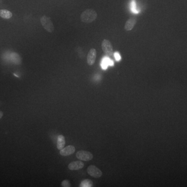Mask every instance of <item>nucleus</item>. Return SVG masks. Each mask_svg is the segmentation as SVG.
<instances>
[{"label": "nucleus", "instance_id": "obj_1", "mask_svg": "<svg viewBox=\"0 0 187 187\" xmlns=\"http://www.w3.org/2000/svg\"><path fill=\"white\" fill-rule=\"evenodd\" d=\"M97 17V14L95 10L87 9L81 15V20L84 23H90L95 21Z\"/></svg>", "mask_w": 187, "mask_h": 187}, {"label": "nucleus", "instance_id": "obj_2", "mask_svg": "<svg viewBox=\"0 0 187 187\" xmlns=\"http://www.w3.org/2000/svg\"><path fill=\"white\" fill-rule=\"evenodd\" d=\"M40 20L42 26L44 29H45L48 32L52 33L53 32L55 28L50 17L47 16H43L41 18Z\"/></svg>", "mask_w": 187, "mask_h": 187}, {"label": "nucleus", "instance_id": "obj_3", "mask_svg": "<svg viewBox=\"0 0 187 187\" xmlns=\"http://www.w3.org/2000/svg\"><path fill=\"white\" fill-rule=\"evenodd\" d=\"M101 48L106 55L112 56L113 54L112 45L110 41L107 39H104L101 43Z\"/></svg>", "mask_w": 187, "mask_h": 187}, {"label": "nucleus", "instance_id": "obj_4", "mask_svg": "<svg viewBox=\"0 0 187 187\" xmlns=\"http://www.w3.org/2000/svg\"><path fill=\"white\" fill-rule=\"evenodd\" d=\"M93 155L89 151L80 150L77 152L76 157L78 160L84 161H89L93 158Z\"/></svg>", "mask_w": 187, "mask_h": 187}, {"label": "nucleus", "instance_id": "obj_5", "mask_svg": "<svg viewBox=\"0 0 187 187\" xmlns=\"http://www.w3.org/2000/svg\"><path fill=\"white\" fill-rule=\"evenodd\" d=\"M87 172L90 176L94 178L101 177V176L103 175V172H101V170L94 165L88 167Z\"/></svg>", "mask_w": 187, "mask_h": 187}, {"label": "nucleus", "instance_id": "obj_6", "mask_svg": "<svg viewBox=\"0 0 187 187\" xmlns=\"http://www.w3.org/2000/svg\"><path fill=\"white\" fill-rule=\"evenodd\" d=\"M97 52L95 48H92L88 52L87 56V63L89 66H92L95 63Z\"/></svg>", "mask_w": 187, "mask_h": 187}, {"label": "nucleus", "instance_id": "obj_7", "mask_svg": "<svg viewBox=\"0 0 187 187\" xmlns=\"http://www.w3.org/2000/svg\"><path fill=\"white\" fill-rule=\"evenodd\" d=\"M75 151V147L72 145H69L60 150L59 153L60 155L62 156H68L73 154Z\"/></svg>", "mask_w": 187, "mask_h": 187}, {"label": "nucleus", "instance_id": "obj_8", "mask_svg": "<svg viewBox=\"0 0 187 187\" xmlns=\"http://www.w3.org/2000/svg\"><path fill=\"white\" fill-rule=\"evenodd\" d=\"M137 19L136 17H132L126 21V23L125 24V30L126 31L132 30L134 28V26L137 23Z\"/></svg>", "mask_w": 187, "mask_h": 187}, {"label": "nucleus", "instance_id": "obj_9", "mask_svg": "<svg viewBox=\"0 0 187 187\" xmlns=\"http://www.w3.org/2000/svg\"><path fill=\"white\" fill-rule=\"evenodd\" d=\"M84 164L81 161H73L70 163L68 165V168L71 170H79L83 168Z\"/></svg>", "mask_w": 187, "mask_h": 187}, {"label": "nucleus", "instance_id": "obj_10", "mask_svg": "<svg viewBox=\"0 0 187 187\" xmlns=\"http://www.w3.org/2000/svg\"><path fill=\"white\" fill-rule=\"evenodd\" d=\"M65 144H66V140H65V137L62 135L58 136L57 137V149L59 150L63 149L65 147Z\"/></svg>", "mask_w": 187, "mask_h": 187}, {"label": "nucleus", "instance_id": "obj_11", "mask_svg": "<svg viewBox=\"0 0 187 187\" xmlns=\"http://www.w3.org/2000/svg\"><path fill=\"white\" fill-rule=\"evenodd\" d=\"M113 65H114L113 61L111 60V59L109 58L105 57L101 61V67L103 68V69H105V70L107 69V67L109 66H112Z\"/></svg>", "mask_w": 187, "mask_h": 187}, {"label": "nucleus", "instance_id": "obj_12", "mask_svg": "<svg viewBox=\"0 0 187 187\" xmlns=\"http://www.w3.org/2000/svg\"><path fill=\"white\" fill-rule=\"evenodd\" d=\"M11 60L16 65H19L21 63V58L17 53H13L11 55Z\"/></svg>", "mask_w": 187, "mask_h": 187}, {"label": "nucleus", "instance_id": "obj_13", "mask_svg": "<svg viewBox=\"0 0 187 187\" xmlns=\"http://www.w3.org/2000/svg\"><path fill=\"white\" fill-rule=\"evenodd\" d=\"M13 14L7 10H0V17L4 19H10L12 17Z\"/></svg>", "mask_w": 187, "mask_h": 187}, {"label": "nucleus", "instance_id": "obj_14", "mask_svg": "<svg viewBox=\"0 0 187 187\" xmlns=\"http://www.w3.org/2000/svg\"><path fill=\"white\" fill-rule=\"evenodd\" d=\"M93 183L91 180L85 179L81 182L80 187H93Z\"/></svg>", "mask_w": 187, "mask_h": 187}, {"label": "nucleus", "instance_id": "obj_15", "mask_svg": "<svg viewBox=\"0 0 187 187\" xmlns=\"http://www.w3.org/2000/svg\"><path fill=\"white\" fill-rule=\"evenodd\" d=\"M130 9L132 10V12L134 13H138L139 11L137 10V8H136V3L135 1H133L131 2V4H130Z\"/></svg>", "mask_w": 187, "mask_h": 187}, {"label": "nucleus", "instance_id": "obj_16", "mask_svg": "<svg viewBox=\"0 0 187 187\" xmlns=\"http://www.w3.org/2000/svg\"><path fill=\"white\" fill-rule=\"evenodd\" d=\"M61 186L63 187H71V183L70 181L68 180H64L61 182Z\"/></svg>", "mask_w": 187, "mask_h": 187}, {"label": "nucleus", "instance_id": "obj_17", "mask_svg": "<svg viewBox=\"0 0 187 187\" xmlns=\"http://www.w3.org/2000/svg\"><path fill=\"white\" fill-rule=\"evenodd\" d=\"M114 56H115V58L117 61H120L121 60V57L120 55V54L118 53V52H115L114 54Z\"/></svg>", "mask_w": 187, "mask_h": 187}, {"label": "nucleus", "instance_id": "obj_18", "mask_svg": "<svg viewBox=\"0 0 187 187\" xmlns=\"http://www.w3.org/2000/svg\"><path fill=\"white\" fill-rule=\"evenodd\" d=\"M3 116V112H2V111H0V119L2 118Z\"/></svg>", "mask_w": 187, "mask_h": 187}]
</instances>
